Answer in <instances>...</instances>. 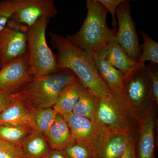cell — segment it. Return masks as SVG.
Segmentation results:
<instances>
[{
	"label": "cell",
	"instance_id": "ba28073f",
	"mask_svg": "<svg viewBox=\"0 0 158 158\" xmlns=\"http://www.w3.org/2000/svg\"><path fill=\"white\" fill-rule=\"evenodd\" d=\"M63 116L75 141L90 148L97 156L112 133L97 120H91L73 113Z\"/></svg>",
	"mask_w": 158,
	"mask_h": 158
},
{
	"label": "cell",
	"instance_id": "f1b7e54d",
	"mask_svg": "<svg viewBox=\"0 0 158 158\" xmlns=\"http://www.w3.org/2000/svg\"><path fill=\"white\" fill-rule=\"evenodd\" d=\"M118 158H137L136 154V142L131 144L126 152Z\"/></svg>",
	"mask_w": 158,
	"mask_h": 158
},
{
	"label": "cell",
	"instance_id": "e0dca14e",
	"mask_svg": "<svg viewBox=\"0 0 158 158\" xmlns=\"http://www.w3.org/2000/svg\"><path fill=\"white\" fill-rule=\"evenodd\" d=\"M106 49V57L108 62L124 76L138 64L133 61L118 44L116 36L108 43Z\"/></svg>",
	"mask_w": 158,
	"mask_h": 158
},
{
	"label": "cell",
	"instance_id": "5bb4252c",
	"mask_svg": "<svg viewBox=\"0 0 158 158\" xmlns=\"http://www.w3.org/2000/svg\"><path fill=\"white\" fill-rule=\"evenodd\" d=\"M32 111L21 91L20 94L15 101L0 113V125L18 126L33 130Z\"/></svg>",
	"mask_w": 158,
	"mask_h": 158
},
{
	"label": "cell",
	"instance_id": "3957f363",
	"mask_svg": "<svg viewBox=\"0 0 158 158\" xmlns=\"http://www.w3.org/2000/svg\"><path fill=\"white\" fill-rule=\"evenodd\" d=\"M78 80L69 69L39 77H33L22 94L32 110L52 108L65 88Z\"/></svg>",
	"mask_w": 158,
	"mask_h": 158
},
{
	"label": "cell",
	"instance_id": "44dd1931",
	"mask_svg": "<svg viewBox=\"0 0 158 158\" xmlns=\"http://www.w3.org/2000/svg\"><path fill=\"white\" fill-rule=\"evenodd\" d=\"M32 110V129L45 135L55 122L58 114L53 108Z\"/></svg>",
	"mask_w": 158,
	"mask_h": 158
},
{
	"label": "cell",
	"instance_id": "7c38bea8",
	"mask_svg": "<svg viewBox=\"0 0 158 158\" xmlns=\"http://www.w3.org/2000/svg\"><path fill=\"white\" fill-rule=\"evenodd\" d=\"M156 106V104L151 106L139 122L136 142L137 158H156L155 150Z\"/></svg>",
	"mask_w": 158,
	"mask_h": 158
},
{
	"label": "cell",
	"instance_id": "cb8c5ba5",
	"mask_svg": "<svg viewBox=\"0 0 158 158\" xmlns=\"http://www.w3.org/2000/svg\"><path fill=\"white\" fill-rule=\"evenodd\" d=\"M62 151L69 158H97L96 154L90 148L76 142Z\"/></svg>",
	"mask_w": 158,
	"mask_h": 158
},
{
	"label": "cell",
	"instance_id": "8fae6325",
	"mask_svg": "<svg viewBox=\"0 0 158 158\" xmlns=\"http://www.w3.org/2000/svg\"><path fill=\"white\" fill-rule=\"evenodd\" d=\"M33 78L26 54L1 68L0 90L11 93L20 91Z\"/></svg>",
	"mask_w": 158,
	"mask_h": 158
},
{
	"label": "cell",
	"instance_id": "4fadbf2b",
	"mask_svg": "<svg viewBox=\"0 0 158 158\" xmlns=\"http://www.w3.org/2000/svg\"><path fill=\"white\" fill-rule=\"evenodd\" d=\"M106 46L93 55L94 60L99 74L107 85L110 91L121 99L129 109L123 92L124 75L108 62L106 57Z\"/></svg>",
	"mask_w": 158,
	"mask_h": 158
},
{
	"label": "cell",
	"instance_id": "2e32d148",
	"mask_svg": "<svg viewBox=\"0 0 158 158\" xmlns=\"http://www.w3.org/2000/svg\"><path fill=\"white\" fill-rule=\"evenodd\" d=\"M137 137L128 134H112L97 154V158H118L131 144L137 142Z\"/></svg>",
	"mask_w": 158,
	"mask_h": 158
},
{
	"label": "cell",
	"instance_id": "4316f807",
	"mask_svg": "<svg viewBox=\"0 0 158 158\" xmlns=\"http://www.w3.org/2000/svg\"><path fill=\"white\" fill-rule=\"evenodd\" d=\"M107 11L110 12L113 19L112 25L114 29L117 26V21L116 19V9L124 0H98Z\"/></svg>",
	"mask_w": 158,
	"mask_h": 158
},
{
	"label": "cell",
	"instance_id": "9c48e42d",
	"mask_svg": "<svg viewBox=\"0 0 158 158\" xmlns=\"http://www.w3.org/2000/svg\"><path fill=\"white\" fill-rule=\"evenodd\" d=\"M29 27L9 20L0 32V67L23 56L27 53Z\"/></svg>",
	"mask_w": 158,
	"mask_h": 158
},
{
	"label": "cell",
	"instance_id": "52a82bcc",
	"mask_svg": "<svg viewBox=\"0 0 158 158\" xmlns=\"http://www.w3.org/2000/svg\"><path fill=\"white\" fill-rule=\"evenodd\" d=\"M58 13L52 0H3L0 15L28 27L43 17L50 19Z\"/></svg>",
	"mask_w": 158,
	"mask_h": 158
},
{
	"label": "cell",
	"instance_id": "6da1fadb",
	"mask_svg": "<svg viewBox=\"0 0 158 158\" xmlns=\"http://www.w3.org/2000/svg\"><path fill=\"white\" fill-rule=\"evenodd\" d=\"M51 44L57 51V64L60 70L72 72L85 88L93 92L100 100L106 99L112 93L99 74L91 55L72 43L66 37L49 33Z\"/></svg>",
	"mask_w": 158,
	"mask_h": 158
},
{
	"label": "cell",
	"instance_id": "7402d4cb",
	"mask_svg": "<svg viewBox=\"0 0 158 158\" xmlns=\"http://www.w3.org/2000/svg\"><path fill=\"white\" fill-rule=\"evenodd\" d=\"M29 128L11 125H0V140L15 146H21L32 131Z\"/></svg>",
	"mask_w": 158,
	"mask_h": 158
},
{
	"label": "cell",
	"instance_id": "d6986e66",
	"mask_svg": "<svg viewBox=\"0 0 158 158\" xmlns=\"http://www.w3.org/2000/svg\"><path fill=\"white\" fill-rule=\"evenodd\" d=\"M84 88L79 80L65 88L52 107L56 113L62 116L72 113Z\"/></svg>",
	"mask_w": 158,
	"mask_h": 158
},
{
	"label": "cell",
	"instance_id": "277c9868",
	"mask_svg": "<svg viewBox=\"0 0 158 158\" xmlns=\"http://www.w3.org/2000/svg\"><path fill=\"white\" fill-rule=\"evenodd\" d=\"M50 19L43 17L27 31L28 63L33 77H39L60 71L56 56L50 48L46 38V31Z\"/></svg>",
	"mask_w": 158,
	"mask_h": 158
},
{
	"label": "cell",
	"instance_id": "d4e9b609",
	"mask_svg": "<svg viewBox=\"0 0 158 158\" xmlns=\"http://www.w3.org/2000/svg\"><path fill=\"white\" fill-rule=\"evenodd\" d=\"M149 75L150 87L152 100L153 103L158 104V71L157 64L149 63L146 65Z\"/></svg>",
	"mask_w": 158,
	"mask_h": 158
},
{
	"label": "cell",
	"instance_id": "9a60e30c",
	"mask_svg": "<svg viewBox=\"0 0 158 158\" xmlns=\"http://www.w3.org/2000/svg\"><path fill=\"white\" fill-rule=\"evenodd\" d=\"M45 135L52 150H63L75 142L65 118L59 114Z\"/></svg>",
	"mask_w": 158,
	"mask_h": 158
},
{
	"label": "cell",
	"instance_id": "ffe728a7",
	"mask_svg": "<svg viewBox=\"0 0 158 158\" xmlns=\"http://www.w3.org/2000/svg\"><path fill=\"white\" fill-rule=\"evenodd\" d=\"M99 100L92 91L84 87L72 113L96 121Z\"/></svg>",
	"mask_w": 158,
	"mask_h": 158
},
{
	"label": "cell",
	"instance_id": "30bf717a",
	"mask_svg": "<svg viewBox=\"0 0 158 158\" xmlns=\"http://www.w3.org/2000/svg\"><path fill=\"white\" fill-rule=\"evenodd\" d=\"M116 15L118 25L116 40L130 58L138 63L141 47L135 26L130 12L129 1L124 0L117 7Z\"/></svg>",
	"mask_w": 158,
	"mask_h": 158
},
{
	"label": "cell",
	"instance_id": "83f0119b",
	"mask_svg": "<svg viewBox=\"0 0 158 158\" xmlns=\"http://www.w3.org/2000/svg\"><path fill=\"white\" fill-rule=\"evenodd\" d=\"M21 91L15 93H11L8 91L0 90V113L15 101L20 94Z\"/></svg>",
	"mask_w": 158,
	"mask_h": 158
},
{
	"label": "cell",
	"instance_id": "8992f818",
	"mask_svg": "<svg viewBox=\"0 0 158 158\" xmlns=\"http://www.w3.org/2000/svg\"><path fill=\"white\" fill-rule=\"evenodd\" d=\"M123 88L129 108L139 123L150 107L155 104L152 100L149 75L145 63H138L124 76Z\"/></svg>",
	"mask_w": 158,
	"mask_h": 158
},
{
	"label": "cell",
	"instance_id": "603a6c76",
	"mask_svg": "<svg viewBox=\"0 0 158 158\" xmlns=\"http://www.w3.org/2000/svg\"><path fill=\"white\" fill-rule=\"evenodd\" d=\"M141 34L143 43L141 46L142 52L139 56L138 63L142 64L149 61L152 64H158V43L150 38L144 31H141Z\"/></svg>",
	"mask_w": 158,
	"mask_h": 158
},
{
	"label": "cell",
	"instance_id": "f546056e",
	"mask_svg": "<svg viewBox=\"0 0 158 158\" xmlns=\"http://www.w3.org/2000/svg\"><path fill=\"white\" fill-rule=\"evenodd\" d=\"M46 158H69L64 152L59 150H51L50 152Z\"/></svg>",
	"mask_w": 158,
	"mask_h": 158
},
{
	"label": "cell",
	"instance_id": "484cf974",
	"mask_svg": "<svg viewBox=\"0 0 158 158\" xmlns=\"http://www.w3.org/2000/svg\"><path fill=\"white\" fill-rule=\"evenodd\" d=\"M0 158H26L21 146H15L0 140Z\"/></svg>",
	"mask_w": 158,
	"mask_h": 158
},
{
	"label": "cell",
	"instance_id": "4dcf8cb0",
	"mask_svg": "<svg viewBox=\"0 0 158 158\" xmlns=\"http://www.w3.org/2000/svg\"><path fill=\"white\" fill-rule=\"evenodd\" d=\"M9 20L7 18L0 15V32L7 26Z\"/></svg>",
	"mask_w": 158,
	"mask_h": 158
},
{
	"label": "cell",
	"instance_id": "ac0fdd59",
	"mask_svg": "<svg viewBox=\"0 0 158 158\" xmlns=\"http://www.w3.org/2000/svg\"><path fill=\"white\" fill-rule=\"evenodd\" d=\"M26 158H46L51 148L44 134L32 130L22 144Z\"/></svg>",
	"mask_w": 158,
	"mask_h": 158
},
{
	"label": "cell",
	"instance_id": "5b68a950",
	"mask_svg": "<svg viewBox=\"0 0 158 158\" xmlns=\"http://www.w3.org/2000/svg\"><path fill=\"white\" fill-rule=\"evenodd\" d=\"M99 100L97 120L115 134L138 136L139 122L127 106L117 95Z\"/></svg>",
	"mask_w": 158,
	"mask_h": 158
},
{
	"label": "cell",
	"instance_id": "7a4b0ae2",
	"mask_svg": "<svg viewBox=\"0 0 158 158\" xmlns=\"http://www.w3.org/2000/svg\"><path fill=\"white\" fill-rule=\"evenodd\" d=\"M87 8V16L81 28L66 38L79 48L93 55L116 36L117 29L109 28L106 21L108 12L98 0H88Z\"/></svg>",
	"mask_w": 158,
	"mask_h": 158
}]
</instances>
